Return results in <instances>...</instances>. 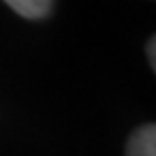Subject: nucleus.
<instances>
[{
	"label": "nucleus",
	"instance_id": "nucleus-2",
	"mask_svg": "<svg viewBox=\"0 0 156 156\" xmlns=\"http://www.w3.org/2000/svg\"><path fill=\"white\" fill-rule=\"evenodd\" d=\"M6 4L15 13L23 15L27 19H41L53 8V2H49V0H8Z\"/></svg>",
	"mask_w": 156,
	"mask_h": 156
},
{
	"label": "nucleus",
	"instance_id": "nucleus-1",
	"mask_svg": "<svg viewBox=\"0 0 156 156\" xmlns=\"http://www.w3.org/2000/svg\"><path fill=\"white\" fill-rule=\"evenodd\" d=\"M126 156H156V126L145 124L128 141Z\"/></svg>",
	"mask_w": 156,
	"mask_h": 156
},
{
	"label": "nucleus",
	"instance_id": "nucleus-3",
	"mask_svg": "<svg viewBox=\"0 0 156 156\" xmlns=\"http://www.w3.org/2000/svg\"><path fill=\"white\" fill-rule=\"evenodd\" d=\"M149 58H151V66H152V70H156V40L154 38H151V41H149Z\"/></svg>",
	"mask_w": 156,
	"mask_h": 156
}]
</instances>
